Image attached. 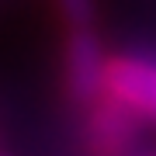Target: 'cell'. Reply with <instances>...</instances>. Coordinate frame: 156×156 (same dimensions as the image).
Returning a JSON list of instances; mask_svg holds the SVG:
<instances>
[{
  "label": "cell",
  "mask_w": 156,
  "mask_h": 156,
  "mask_svg": "<svg viewBox=\"0 0 156 156\" xmlns=\"http://www.w3.org/2000/svg\"><path fill=\"white\" fill-rule=\"evenodd\" d=\"M101 94L108 97V104L122 108L125 115L156 122V59H146V56L104 59Z\"/></svg>",
  "instance_id": "1"
},
{
  "label": "cell",
  "mask_w": 156,
  "mask_h": 156,
  "mask_svg": "<svg viewBox=\"0 0 156 156\" xmlns=\"http://www.w3.org/2000/svg\"><path fill=\"white\" fill-rule=\"evenodd\" d=\"M104 80V56L97 49V38L90 31H76L66 49V90L73 101L87 104L101 94Z\"/></svg>",
  "instance_id": "2"
}]
</instances>
